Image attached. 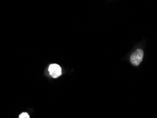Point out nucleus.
I'll return each mask as SVG.
<instances>
[{"label":"nucleus","instance_id":"nucleus-3","mask_svg":"<svg viewBox=\"0 0 157 118\" xmlns=\"http://www.w3.org/2000/svg\"><path fill=\"white\" fill-rule=\"evenodd\" d=\"M19 118H30V116L27 112H22L21 114H20Z\"/></svg>","mask_w":157,"mask_h":118},{"label":"nucleus","instance_id":"nucleus-2","mask_svg":"<svg viewBox=\"0 0 157 118\" xmlns=\"http://www.w3.org/2000/svg\"><path fill=\"white\" fill-rule=\"evenodd\" d=\"M48 71L50 76L53 78H58L59 76L62 75V69L59 65L57 64H50Z\"/></svg>","mask_w":157,"mask_h":118},{"label":"nucleus","instance_id":"nucleus-1","mask_svg":"<svg viewBox=\"0 0 157 118\" xmlns=\"http://www.w3.org/2000/svg\"><path fill=\"white\" fill-rule=\"evenodd\" d=\"M144 57V52L142 50L138 49L135 51L130 57V62L134 66L140 65Z\"/></svg>","mask_w":157,"mask_h":118}]
</instances>
